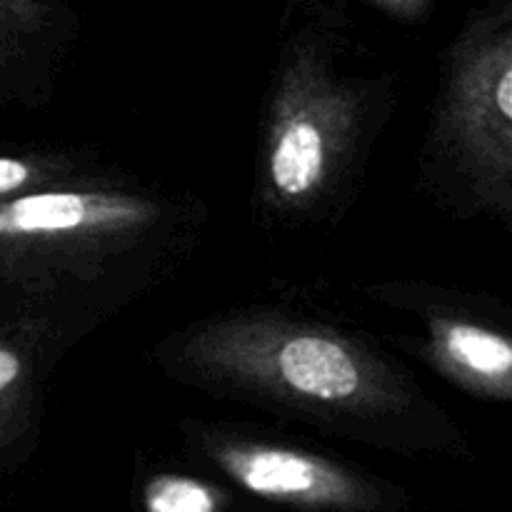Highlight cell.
Returning a JSON list of instances; mask_svg holds the SVG:
<instances>
[{"label":"cell","instance_id":"7","mask_svg":"<svg viewBox=\"0 0 512 512\" xmlns=\"http://www.w3.org/2000/svg\"><path fill=\"white\" fill-rule=\"evenodd\" d=\"M68 353L63 343L25 320L0 313V463L15 465L35 450L45 388Z\"/></svg>","mask_w":512,"mask_h":512},{"label":"cell","instance_id":"8","mask_svg":"<svg viewBox=\"0 0 512 512\" xmlns=\"http://www.w3.org/2000/svg\"><path fill=\"white\" fill-rule=\"evenodd\" d=\"M93 173L95 168L73 153H58V150L0 153V200L70 183Z\"/></svg>","mask_w":512,"mask_h":512},{"label":"cell","instance_id":"11","mask_svg":"<svg viewBox=\"0 0 512 512\" xmlns=\"http://www.w3.org/2000/svg\"><path fill=\"white\" fill-rule=\"evenodd\" d=\"M368 3L378 5L380 10L390 15V18H398V20H420L425 13H428L430 3L433 0H368Z\"/></svg>","mask_w":512,"mask_h":512},{"label":"cell","instance_id":"1","mask_svg":"<svg viewBox=\"0 0 512 512\" xmlns=\"http://www.w3.org/2000/svg\"><path fill=\"white\" fill-rule=\"evenodd\" d=\"M155 368L210 398L400 458H468L453 418L400 360L365 335L278 308L193 320L150 353Z\"/></svg>","mask_w":512,"mask_h":512},{"label":"cell","instance_id":"9","mask_svg":"<svg viewBox=\"0 0 512 512\" xmlns=\"http://www.w3.org/2000/svg\"><path fill=\"white\" fill-rule=\"evenodd\" d=\"M50 8L40 0H0V63H28L35 50L53 53Z\"/></svg>","mask_w":512,"mask_h":512},{"label":"cell","instance_id":"10","mask_svg":"<svg viewBox=\"0 0 512 512\" xmlns=\"http://www.w3.org/2000/svg\"><path fill=\"white\" fill-rule=\"evenodd\" d=\"M148 512H218L220 493L200 480L183 475H160L145 488Z\"/></svg>","mask_w":512,"mask_h":512},{"label":"cell","instance_id":"6","mask_svg":"<svg viewBox=\"0 0 512 512\" xmlns=\"http://www.w3.org/2000/svg\"><path fill=\"white\" fill-rule=\"evenodd\" d=\"M365 295L385 308L413 313L423 323L418 340L403 348L423 360L468 398L485 403L512 400V338L493 305L423 280H383L365 285Z\"/></svg>","mask_w":512,"mask_h":512},{"label":"cell","instance_id":"4","mask_svg":"<svg viewBox=\"0 0 512 512\" xmlns=\"http://www.w3.org/2000/svg\"><path fill=\"white\" fill-rule=\"evenodd\" d=\"M420 173L453 215L512 218V8L488 5L448 45Z\"/></svg>","mask_w":512,"mask_h":512},{"label":"cell","instance_id":"3","mask_svg":"<svg viewBox=\"0 0 512 512\" xmlns=\"http://www.w3.org/2000/svg\"><path fill=\"white\" fill-rule=\"evenodd\" d=\"M393 105V78L343 65L330 35H290L270 80L255 203L275 223L308 225L348 208Z\"/></svg>","mask_w":512,"mask_h":512},{"label":"cell","instance_id":"5","mask_svg":"<svg viewBox=\"0 0 512 512\" xmlns=\"http://www.w3.org/2000/svg\"><path fill=\"white\" fill-rule=\"evenodd\" d=\"M185 450L233 488L288 512H408L413 498L398 483L338 458L243 433L230 425L183 423Z\"/></svg>","mask_w":512,"mask_h":512},{"label":"cell","instance_id":"2","mask_svg":"<svg viewBox=\"0 0 512 512\" xmlns=\"http://www.w3.org/2000/svg\"><path fill=\"white\" fill-rule=\"evenodd\" d=\"M198 218L193 205L98 173L0 200V313L70 350L173 273Z\"/></svg>","mask_w":512,"mask_h":512}]
</instances>
